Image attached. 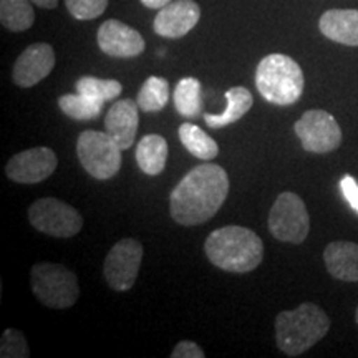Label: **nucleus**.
<instances>
[{
	"instance_id": "20e7f679",
	"label": "nucleus",
	"mask_w": 358,
	"mask_h": 358,
	"mask_svg": "<svg viewBox=\"0 0 358 358\" xmlns=\"http://www.w3.org/2000/svg\"><path fill=\"white\" fill-rule=\"evenodd\" d=\"M301 65L287 55L271 53L259 62L256 87L262 98L272 105H294L303 93Z\"/></svg>"
},
{
	"instance_id": "f03ea898",
	"label": "nucleus",
	"mask_w": 358,
	"mask_h": 358,
	"mask_svg": "<svg viewBox=\"0 0 358 358\" xmlns=\"http://www.w3.org/2000/svg\"><path fill=\"white\" fill-rule=\"evenodd\" d=\"M204 252L211 264L222 271L245 274L262 262L264 244L261 237L248 227L226 226L209 234Z\"/></svg>"
},
{
	"instance_id": "39448f33",
	"label": "nucleus",
	"mask_w": 358,
	"mask_h": 358,
	"mask_svg": "<svg viewBox=\"0 0 358 358\" xmlns=\"http://www.w3.org/2000/svg\"><path fill=\"white\" fill-rule=\"evenodd\" d=\"M32 290L43 306L50 308H69L78 301L80 287L75 272L62 264L40 262L30 272Z\"/></svg>"
},
{
	"instance_id": "6ab92c4d",
	"label": "nucleus",
	"mask_w": 358,
	"mask_h": 358,
	"mask_svg": "<svg viewBox=\"0 0 358 358\" xmlns=\"http://www.w3.org/2000/svg\"><path fill=\"white\" fill-rule=\"evenodd\" d=\"M168 161V143L161 134H146L136 146V163L148 176L163 173Z\"/></svg>"
},
{
	"instance_id": "bb28decb",
	"label": "nucleus",
	"mask_w": 358,
	"mask_h": 358,
	"mask_svg": "<svg viewBox=\"0 0 358 358\" xmlns=\"http://www.w3.org/2000/svg\"><path fill=\"white\" fill-rule=\"evenodd\" d=\"M70 15L77 20H93L103 15L108 0H65Z\"/></svg>"
},
{
	"instance_id": "dca6fc26",
	"label": "nucleus",
	"mask_w": 358,
	"mask_h": 358,
	"mask_svg": "<svg viewBox=\"0 0 358 358\" xmlns=\"http://www.w3.org/2000/svg\"><path fill=\"white\" fill-rule=\"evenodd\" d=\"M320 32L334 42L358 47V10L355 8H332L319 20Z\"/></svg>"
},
{
	"instance_id": "f3484780",
	"label": "nucleus",
	"mask_w": 358,
	"mask_h": 358,
	"mask_svg": "<svg viewBox=\"0 0 358 358\" xmlns=\"http://www.w3.org/2000/svg\"><path fill=\"white\" fill-rule=\"evenodd\" d=\"M327 271L335 279L358 282V244L348 241H335L324 250Z\"/></svg>"
},
{
	"instance_id": "ddd939ff",
	"label": "nucleus",
	"mask_w": 358,
	"mask_h": 358,
	"mask_svg": "<svg viewBox=\"0 0 358 358\" xmlns=\"http://www.w3.org/2000/svg\"><path fill=\"white\" fill-rule=\"evenodd\" d=\"M55 52L48 43H34L17 58L12 70V80L17 87L30 88L52 73L55 66Z\"/></svg>"
},
{
	"instance_id": "f8f14e48",
	"label": "nucleus",
	"mask_w": 358,
	"mask_h": 358,
	"mask_svg": "<svg viewBox=\"0 0 358 358\" xmlns=\"http://www.w3.org/2000/svg\"><path fill=\"white\" fill-rule=\"evenodd\" d=\"M98 47L106 55L115 58L140 57L145 52V38L138 30L120 20L103 22L96 34Z\"/></svg>"
},
{
	"instance_id": "f257e3e1",
	"label": "nucleus",
	"mask_w": 358,
	"mask_h": 358,
	"mask_svg": "<svg viewBox=\"0 0 358 358\" xmlns=\"http://www.w3.org/2000/svg\"><path fill=\"white\" fill-rule=\"evenodd\" d=\"M229 194V176L219 164L192 168L169 196V213L181 226H199L216 216Z\"/></svg>"
},
{
	"instance_id": "2f4dec72",
	"label": "nucleus",
	"mask_w": 358,
	"mask_h": 358,
	"mask_svg": "<svg viewBox=\"0 0 358 358\" xmlns=\"http://www.w3.org/2000/svg\"><path fill=\"white\" fill-rule=\"evenodd\" d=\"M355 320H357V324H358V307H357V312H355Z\"/></svg>"
},
{
	"instance_id": "4be33fe9",
	"label": "nucleus",
	"mask_w": 358,
	"mask_h": 358,
	"mask_svg": "<svg viewBox=\"0 0 358 358\" xmlns=\"http://www.w3.org/2000/svg\"><path fill=\"white\" fill-rule=\"evenodd\" d=\"M0 22L10 32H25L35 22L29 0H0Z\"/></svg>"
},
{
	"instance_id": "7ed1b4c3",
	"label": "nucleus",
	"mask_w": 358,
	"mask_h": 358,
	"mask_svg": "<svg viewBox=\"0 0 358 358\" xmlns=\"http://www.w3.org/2000/svg\"><path fill=\"white\" fill-rule=\"evenodd\" d=\"M330 319L315 303H301L294 310H284L275 317V342L282 353L299 357L325 337Z\"/></svg>"
},
{
	"instance_id": "9b49d317",
	"label": "nucleus",
	"mask_w": 358,
	"mask_h": 358,
	"mask_svg": "<svg viewBox=\"0 0 358 358\" xmlns=\"http://www.w3.org/2000/svg\"><path fill=\"white\" fill-rule=\"evenodd\" d=\"M58 166V158L52 148H30L13 155L6 166V174L13 182L35 185L50 178Z\"/></svg>"
},
{
	"instance_id": "2eb2a0df",
	"label": "nucleus",
	"mask_w": 358,
	"mask_h": 358,
	"mask_svg": "<svg viewBox=\"0 0 358 358\" xmlns=\"http://www.w3.org/2000/svg\"><path fill=\"white\" fill-rule=\"evenodd\" d=\"M138 124H140V106L129 98L115 101L105 116V131L118 143L123 151L129 150L136 140Z\"/></svg>"
},
{
	"instance_id": "6e6552de",
	"label": "nucleus",
	"mask_w": 358,
	"mask_h": 358,
	"mask_svg": "<svg viewBox=\"0 0 358 358\" xmlns=\"http://www.w3.org/2000/svg\"><path fill=\"white\" fill-rule=\"evenodd\" d=\"M35 229L53 237H73L83 227V217L73 206L57 198H40L29 208Z\"/></svg>"
},
{
	"instance_id": "9d476101",
	"label": "nucleus",
	"mask_w": 358,
	"mask_h": 358,
	"mask_svg": "<svg viewBox=\"0 0 358 358\" xmlns=\"http://www.w3.org/2000/svg\"><path fill=\"white\" fill-rule=\"evenodd\" d=\"M143 245L136 239L127 237L110 249L105 259L103 274L108 285L116 292H127L136 282L141 267Z\"/></svg>"
},
{
	"instance_id": "c756f323",
	"label": "nucleus",
	"mask_w": 358,
	"mask_h": 358,
	"mask_svg": "<svg viewBox=\"0 0 358 358\" xmlns=\"http://www.w3.org/2000/svg\"><path fill=\"white\" fill-rule=\"evenodd\" d=\"M173 0H141V3L148 8H163L168 3H171Z\"/></svg>"
},
{
	"instance_id": "cd10ccee",
	"label": "nucleus",
	"mask_w": 358,
	"mask_h": 358,
	"mask_svg": "<svg viewBox=\"0 0 358 358\" xmlns=\"http://www.w3.org/2000/svg\"><path fill=\"white\" fill-rule=\"evenodd\" d=\"M206 353L196 342L191 340H182L179 342L171 352V358H204Z\"/></svg>"
},
{
	"instance_id": "0eeeda50",
	"label": "nucleus",
	"mask_w": 358,
	"mask_h": 358,
	"mask_svg": "<svg viewBox=\"0 0 358 358\" xmlns=\"http://www.w3.org/2000/svg\"><path fill=\"white\" fill-rule=\"evenodd\" d=\"M268 231L277 241L302 244L310 231V216L306 203L295 192L285 191L277 196L268 213Z\"/></svg>"
},
{
	"instance_id": "412c9836",
	"label": "nucleus",
	"mask_w": 358,
	"mask_h": 358,
	"mask_svg": "<svg viewBox=\"0 0 358 358\" xmlns=\"http://www.w3.org/2000/svg\"><path fill=\"white\" fill-rule=\"evenodd\" d=\"M178 134L182 146H185L194 158L209 161L214 159L219 155L217 143L199 127H196V124L182 123L181 127H179Z\"/></svg>"
},
{
	"instance_id": "393cba45",
	"label": "nucleus",
	"mask_w": 358,
	"mask_h": 358,
	"mask_svg": "<svg viewBox=\"0 0 358 358\" xmlns=\"http://www.w3.org/2000/svg\"><path fill=\"white\" fill-rule=\"evenodd\" d=\"M77 92L101 101H113L122 95L123 87L118 80H101L96 77H82L77 80Z\"/></svg>"
},
{
	"instance_id": "4468645a",
	"label": "nucleus",
	"mask_w": 358,
	"mask_h": 358,
	"mask_svg": "<svg viewBox=\"0 0 358 358\" xmlns=\"http://www.w3.org/2000/svg\"><path fill=\"white\" fill-rule=\"evenodd\" d=\"M201 8L194 0H173L159 8L153 22L155 32L164 38H181L198 25Z\"/></svg>"
},
{
	"instance_id": "c85d7f7f",
	"label": "nucleus",
	"mask_w": 358,
	"mask_h": 358,
	"mask_svg": "<svg viewBox=\"0 0 358 358\" xmlns=\"http://www.w3.org/2000/svg\"><path fill=\"white\" fill-rule=\"evenodd\" d=\"M340 189H342L343 198L348 201V204L355 209L358 214V182L355 178L352 176H343L342 181H340Z\"/></svg>"
},
{
	"instance_id": "b1692460",
	"label": "nucleus",
	"mask_w": 358,
	"mask_h": 358,
	"mask_svg": "<svg viewBox=\"0 0 358 358\" xmlns=\"http://www.w3.org/2000/svg\"><path fill=\"white\" fill-rule=\"evenodd\" d=\"M169 101V83L166 78L150 77L143 83L138 93L136 103L141 111L145 113H156L161 111Z\"/></svg>"
},
{
	"instance_id": "5701e85b",
	"label": "nucleus",
	"mask_w": 358,
	"mask_h": 358,
	"mask_svg": "<svg viewBox=\"0 0 358 358\" xmlns=\"http://www.w3.org/2000/svg\"><path fill=\"white\" fill-rule=\"evenodd\" d=\"M105 101L96 100V98L82 95V93H69L58 98V106L69 118L77 120V122H88L95 120L103 111Z\"/></svg>"
},
{
	"instance_id": "423d86ee",
	"label": "nucleus",
	"mask_w": 358,
	"mask_h": 358,
	"mask_svg": "<svg viewBox=\"0 0 358 358\" xmlns=\"http://www.w3.org/2000/svg\"><path fill=\"white\" fill-rule=\"evenodd\" d=\"M122 148L106 131L87 129L77 140V156L90 176L106 181L122 168Z\"/></svg>"
},
{
	"instance_id": "a878e982",
	"label": "nucleus",
	"mask_w": 358,
	"mask_h": 358,
	"mask_svg": "<svg viewBox=\"0 0 358 358\" xmlns=\"http://www.w3.org/2000/svg\"><path fill=\"white\" fill-rule=\"evenodd\" d=\"M0 357L2 358H29L30 350L20 330L7 329L0 340Z\"/></svg>"
},
{
	"instance_id": "1a4fd4ad",
	"label": "nucleus",
	"mask_w": 358,
	"mask_h": 358,
	"mask_svg": "<svg viewBox=\"0 0 358 358\" xmlns=\"http://www.w3.org/2000/svg\"><path fill=\"white\" fill-rule=\"evenodd\" d=\"M294 131L308 153H332L342 145V129L337 120L324 110H308L294 124Z\"/></svg>"
},
{
	"instance_id": "a211bd4d",
	"label": "nucleus",
	"mask_w": 358,
	"mask_h": 358,
	"mask_svg": "<svg viewBox=\"0 0 358 358\" xmlns=\"http://www.w3.org/2000/svg\"><path fill=\"white\" fill-rule=\"evenodd\" d=\"M224 98L227 101V108L221 115H204V122L209 128H224L229 124L239 122L248 111L252 108L254 98L250 92L244 87H232L224 93Z\"/></svg>"
},
{
	"instance_id": "7c9ffc66",
	"label": "nucleus",
	"mask_w": 358,
	"mask_h": 358,
	"mask_svg": "<svg viewBox=\"0 0 358 358\" xmlns=\"http://www.w3.org/2000/svg\"><path fill=\"white\" fill-rule=\"evenodd\" d=\"M30 2L42 8H55L58 6V0H30Z\"/></svg>"
},
{
	"instance_id": "aec40b11",
	"label": "nucleus",
	"mask_w": 358,
	"mask_h": 358,
	"mask_svg": "<svg viewBox=\"0 0 358 358\" xmlns=\"http://www.w3.org/2000/svg\"><path fill=\"white\" fill-rule=\"evenodd\" d=\"M174 108L185 118H196L203 111V87L194 77L179 80L174 88Z\"/></svg>"
}]
</instances>
